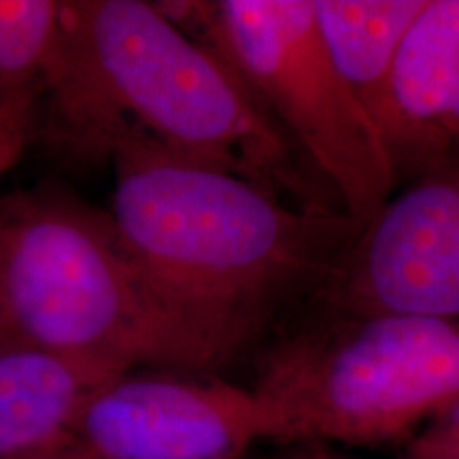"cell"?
<instances>
[{"label": "cell", "instance_id": "obj_16", "mask_svg": "<svg viewBox=\"0 0 459 459\" xmlns=\"http://www.w3.org/2000/svg\"><path fill=\"white\" fill-rule=\"evenodd\" d=\"M9 347H11V341L7 338V334H4L3 325H0V353H3L4 349H9Z\"/></svg>", "mask_w": 459, "mask_h": 459}, {"label": "cell", "instance_id": "obj_17", "mask_svg": "<svg viewBox=\"0 0 459 459\" xmlns=\"http://www.w3.org/2000/svg\"><path fill=\"white\" fill-rule=\"evenodd\" d=\"M243 459H245V457H243Z\"/></svg>", "mask_w": 459, "mask_h": 459}, {"label": "cell", "instance_id": "obj_4", "mask_svg": "<svg viewBox=\"0 0 459 459\" xmlns=\"http://www.w3.org/2000/svg\"><path fill=\"white\" fill-rule=\"evenodd\" d=\"M249 389L268 443H409L459 398V321L317 313L266 355Z\"/></svg>", "mask_w": 459, "mask_h": 459}, {"label": "cell", "instance_id": "obj_10", "mask_svg": "<svg viewBox=\"0 0 459 459\" xmlns=\"http://www.w3.org/2000/svg\"><path fill=\"white\" fill-rule=\"evenodd\" d=\"M428 0H313L332 66L378 128L398 57Z\"/></svg>", "mask_w": 459, "mask_h": 459}, {"label": "cell", "instance_id": "obj_6", "mask_svg": "<svg viewBox=\"0 0 459 459\" xmlns=\"http://www.w3.org/2000/svg\"><path fill=\"white\" fill-rule=\"evenodd\" d=\"M311 298L317 313L459 321V164L395 189Z\"/></svg>", "mask_w": 459, "mask_h": 459}, {"label": "cell", "instance_id": "obj_5", "mask_svg": "<svg viewBox=\"0 0 459 459\" xmlns=\"http://www.w3.org/2000/svg\"><path fill=\"white\" fill-rule=\"evenodd\" d=\"M189 37L220 54L361 228L398 187L375 119L332 66L313 0L166 4Z\"/></svg>", "mask_w": 459, "mask_h": 459}, {"label": "cell", "instance_id": "obj_12", "mask_svg": "<svg viewBox=\"0 0 459 459\" xmlns=\"http://www.w3.org/2000/svg\"><path fill=\"white\" fill-rule=\"evenodd\" d=\"M41 79L0 82V177L22 158L37 124Z\"/></svg>", "mask_w": 459, "mask_h": 459}, {"label": "cell", "instance_id": "obj_3", "mask_svg": "<svg viewBox=\"0 0 459 459\" xmlns=\"http://www.w3.org/2000/svg\"><path fill=\"white\" fill-rule=\"evenodd\" d=\"M0 325L11 344L113 378L228 361L156 294L108 213L49 194L0 204Z\"/></svg>", "mask_w": 459, "mask_h": 459}, {"label": "cell", "instance_id": "obj_14", "mask_svg": "<svg viewBox=\"0 0 459 459\" xmlns=\"http://www.w3.org/2000/svg\"><path fill=\"white\" fill-rule=\"evenodd\" d=\"M13 459H96L91 453L79 445L71 434L65 438H57L54 443L39 446V449L28 451L24 455H17Z\"/></svg>", "mask_w": 459, "mask_h": 459}, {"label": "cell", "instance_id": "obj_13", "mask_svg": "<svg viewBox=\"0 0 459 459\" xmlns=\"http://www.w3.org/2000/svg\"><path fill=\"white\" fill-rule=\"evenodd\" d=\"M404 459H459V398L412 436Z\"/></svg>", "mask_w": 459, "mask_h": 459}, {"label": "cell", "instance_id": "obj_1", "mask_svg": "<svg viewBox=\"0 0 459 459\" xmlns=\"http://www.w3.org/2000/svg\"><path fill=\"white\" fill-rule=\"evenodd\" d=\"M41 83L57 126L82 152L149 145L240 177L294 209L344 215L237 71L160 4L62 3Z\"/></svg>", "mask_w": 459, "mask_h": 459}, {"label": "cell", "instance_id": "obj_11", "mask_svg": "<svg viewBox=\"0 0 459 459\" xmlns=\"http://www.w3.org/2000/svg\"><path fill=\"white\" fill-rule=\"evenodd\" d=\"M62 26V3L0 0V82L41 79Z\"/></svg>", "mask_w": 459, "mask_h": 459}, {"label": "cell", "instance_id": "obj_15", "mask_svg": "<svg viewBox=\"0 0 459 459\" xmlns=\"http://www.w3.org/2000/svg\"><path fill=\"white\" fill-rule=\"evenodd\" d=\"M287 459H351V457H344L341 453L330 451L328 446H298L294 455H290Z\"/></svg>", "mask_w": 459, "mask_h": 459}, {"label": "cell", "instance_id": "obj_2", "mask_svg": "<svg viewBox=\"0 0 459 459\" xmlns=\"http://www.w3.org/2000/svg\"><path fill=\"white\" fill-rule=\"evenodd\" d=\"M111 160L119 240L156 294L228 361L287 298L313 296L358 232L344 215L294 209L162 149L124 145Z\"/></svg>", "mask_w": 459, "mask_h": 459}, {"label": "cell", "instance_id": "obj_8", "mask_svg": "<svg viewBox=\"0 0 459 459\" xmlns=\"http://www.w3.org/2000/svg\"><path fill=\"white\" fill-rule=\"evenodd\" d=\"M378 132L398 187L459 164V0H428L412 24Z\"/></svg>", "mask_w": 459, "mask_h": 459}, {"label": "cell", "instance_id": "obj_7", "mask_svg": "<svg viewBox=\"0 0 459 459\" xmlns=\"http://www.w3.org/2000/svg\"><path fill=\"white\" fill-rule=\"evenodd\" d=\"M71 436L96 459H243L264 428L251 389L124 375L85 398Z\"/></svg>", "mask_w": 459, "mask_h": 459}, {"label": "cell", "instance_id": "obj_9", "mask_svg": "<svg viewBox=\"0 0 459 459\" xmlns=\"http://www.w3.org/2000/svg\"><path fill=\"white\" fill-rule=\"evenodd\" d=\"M117 378V377H115ZM113 377L11 344L0 353V459L71 434L85 398Z\"/></svg>", "mask_w": 459, "mask_h": 459}]
</instances>
